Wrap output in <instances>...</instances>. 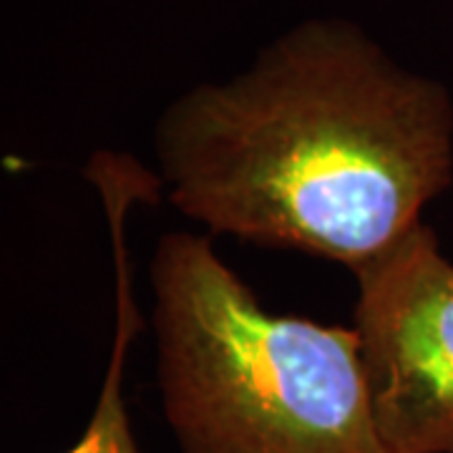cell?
<instances>
[{"label": "cell", "mask_w": 453, "mask_h": 453, "mask_svg": "<svg viewBox=\"0 0 453 453\" xmlns=\"http://www.w3.org/2000/svg\"><path fill=\"white\" fill-rule=\"evenodd\" d=\"M106 222L111 232L113 265H116V333L106 375L101 380L94 413L79 441L64 453H142L134 438L129 408L124 401V368L131 342L144 327V315L134 297L129 247H127V219L131 207L121 199L106 204Z\"/></svg>", "instance_id": "obj_4"}, {"label": "cell", "mask_w": 453, "mask_h": 453, "mask_svg": "<svg viewBox=\"0 0 453 453\" xmlns=\"http://www.w3.org/2000/svg\"><path fill=\"white\" fill-rule=\"evenodd\" d=\"M353 327L390 453H453V262L418 225L353 273Z\"/></svg>", "instance_id": "obj_3"}, {"label": "cell", "mask_w": 453, "mask_h": 453, "mask_svg": "<svg viewBox=\"0 0 453 453\" xmlns=\"http://www.w3.org/2000/svg\"><path fill=\"white\" fill-rule=\"evenodd\" d=\"M154 151L172 207L210 234L356 273L451 187L453 101L357 26L315 18L172 101Z\"/></svg>", "instance_id": "obj_1"}, {"label": "cell", "mask_w": 453, "mask_h": 453, "mask_svg": "<svg viewBox=\"0 0 453 453\" xmlns=\"http://www.w3.org/2000/svg\"><path fill=\"white\" fill-rule=\"evenodd\" d=\"M149 277L179 453H390L353 325L270 312L204 234L166 232Z\"/></svg>", "instance_id": "obj_2"}]
</instances>
